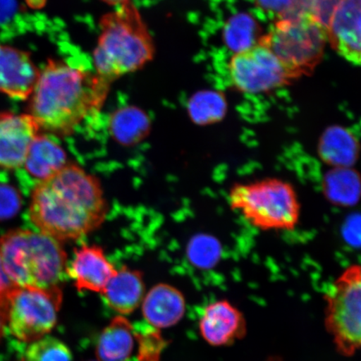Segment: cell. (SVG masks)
Listing matches in <instances>:
<instances>
[{
    "instance_id": "2e32d148",
    "label": "cell",
    "mask_w": 361,
    "mask_h": 361,
    "mask_svg": "<svg viewBox=\"0 0 361 361\" xmlns=\"http://www.w3.org/2000/svg\"><path fill=\"white\" fill-rule=\"evenodd\" d=\"M186 309L184 296L178 288L166 283L157 284L142 301V313L154 328H169L183 318Z\"/></svg>"
},
{
    "instance_id": "4316f807",
    "label": "cell",
    "mask_w": 361,
    "mask_h": 361,
    "mask_svg": "<svg viewBox=\"0 0 361 361\" xmlns=\"http://www.w3.org/2000/svg\"><path fill=\"white\" fill-rule=\"evenodd\" d=\"M21 204L19 191L0 178V220L11 219L20 211Z\"/></svg>"
},
{
    "instance_id": "e0dca14e",
    "label": "cell",
    "mask_w": 361,
    "mask_h": 361,
    "mask_svg": "<svg viewBox=\"0 0 361 361\" xmlns=\"http://www.w3.org/2000/svg\"><path fill=\"white\" fill-rule=\"evenodd\" d=\"M106 304L116 312L128 314L137 310L145 297L141 271L126 266L117 270L102 293Z\"/></svg>"
},
{
    "instance_id": "9c48e42d",
    "label": "cell",
    "mask_w": 361,
    "mask_h": 361,
    "mask_svg": "<svg viewBox=\"0 0 361 361\" xmlns=\"http://www.w3.org/2000/svg\"><path fill=\"white\" fill-rule=\"evenodd\" d=\"M230 78L238 90L256 94L290 84L300 76L264 44L235 54L229 62Z\"/></svg>"
},
{
    "instance_id": "cb8c5ba5",
    "label": "cell",
    "mask_w": 361,
    "mask_h": 361,
    "mask_svg": "<svg viewBox=\"0 0 361 361\" xmlns=\"http://www.w3.org/2000/svg\"><path fill=\"white\" fill-rule=\"evenodd\" d=\"M226 102L222 94L207 93L197 99L194 118L202 124L212 123L223 118Z\"/></svg>"
},
{
    "instance_id": "83f0119b",
    "label": "cell",
    "mask_w": 361,
    "mask_h": 361,
    "mask_svg": "<svg viewBox=\"0 0 361 361\" xmlns=\"http://www.w3.org/2000/svg\"><path fill=\"white\" fill-rule=\"evenodd\" d=\"M255 1L260 8L276 13L281 18L291 10L295 0H255Z\"/></svg>"
},
{
    "instance_id": "d6986e66",
    "label": "cell",
    "mask_w": 361,
    "mask_h": 361,
    "mask_svg": "<svg viewBox=\"0 0 361 361\" xmlns=\"http://www.w3.org/2000/svg\"><path fill=\"white\" fill-rule=\"evenodd\" d=\"M319 151L327 161L346 166L357 157L359 145L348 130L342 128H331L322 135Z\"/></svg>"
},
{
    "instance_id": "8fae6325",
    "label": "cell",
    "mask_w": 361,
    "mask_h": 361,
    "mask_svg": "<svg viewBox=\"0 0 361 361\" xmlns=\"http://www.w3.org/2000/svg\"><path fill=\"white\" fill-rule=\"evenodd\" d=\"M327 32L328 42L338 55L361 66V0H341Z\"/></svg>"
},
{
    "instance_id": "603a6c76",
    "label": "cell",
    "mask_w": 361,
    "mask_h": 361,
    "mask_svg": "<svg viewBox=\"0 0 361 361\" xmlns=\"http://www.w3.org/2000/svg\"><path fill=\"white\" fill-rule=\"evenodd\" d=\"M341 2V0H295L291 10L282 17L308 16L327 29L333 13Z\"/></svg>"
},
{
    "instance_id": "6da1fadb",
    "label": "cell",
    "mask_w": 361,
    "mask_h": 361,
    "mask_svg": "<svg viewBox=\"0 0 361 361\" xmlns=\"http://www.w3.org/2000/svg\"><path fill=\"white\" fill-rule=\"evenodd\" d=\"M108 212L100 180L67 164L32 192L28 220L59 242L78 240L101 227Z\"/></svg>"
},
{
    "instance_id": "277c9868",
    "label": "cell",
    "mask_w": 361,
    "mask_h": 361,
    "mask_svg": "<svg viewBox=\"0 0 361 361\" xmlns=\"http://www.w3.org/2000/svg\"><path fill=\"white\" fill-rule=\"evenodd\" d=\"M4 271L16 286L59 287L64 281L67 255L56 239L32 230L17 229L0 238Z\"/></svg>"
},
{
    "instance_id": "4fadbf2b",
    "label": "cell",
    "mask_w": 361,
    "mask_h": 361,
    "mask_svg": "<svg viewBox=\"0 0 361 361\" xmlns=\"http://www.w3.org/2000/svg\"><path fill=\"white\" fill-rule=\"evenodd\" d=\"M116 271L103 248L97 245L75 248L74 258L66 269L68 276L73 279L79 291L97 293L103 292Z\"/></svg>"
},
{
    "instance_id": "7c38bea8",
    "label": "cell",
    "mask_w": 361,
    "mask_h": 361,
    "mask_svg": "<svg viewBox=\"0 0 361 361\" xmlns=\"http://www.w3.org/2000/svg\"><path fill=\"white\" fill-rule=\"evenodd\" d=\"M39 126L32 116L0 113V166L19 169L24 164Z\"/></svg>"
},
{
    "instance_id": "3957f363",
    "label": "cell",
    "mask_w": 361,
    "mask_h": 361,
    "mask_svg": "<svg viewBox=\"0 0 361 361\" xmlns=\"http://www.w3.org/2000/svg\"><path fill=\"white\" fill-rule=\"evenodd\" d=\"M94 51V72L112 82L152 60L153 44L137 8L129 3L107 13Z\"/></svg>"
},
{
    "instance_id": "ba28073f",
    "label": "cell",
    "mask_w": 361,
    "mask_h": 361,
    "mask_svg": "<svg viewBox=\"0 0 361 361\" xmlns=\"http://www.w3.org/2000/svg\"><path fill=\"white\" fill-rule=\"evenodd\" d=\"M8 324L20 341L34 342L51 332L62 301L60 287L13 286L6 292Z\"/></svg>"
},
{
    "instance_id": "f1b7e54d",
    "label": "cell",
    "mask_w": 361,
    "mask_h": 361,
    "mask_svg": "<svg viewBox=\"0 0 361 361\" xmlns=\"http://www.w3.org/2000/svg\"><path fill=\"white\" fill-rule=\"evenodd\" d=\"M16 8L15 0H0V23L10 19Z\"/></svg>"
},
{
    "instance_id": "d4e9b609",
    "label": "cell",
    "mask_w": 361,
    "mask_h": 361,
    "mask_svg": "<svg viewBox=\"0 0 361 361\" xmlns=\"http://www.w3.org/2000/svg\"><path fill=\"white\" fill-rule=\"evenodd\" d=\"M137 338L140 360L160 361V356L166 345V342L159 332L154 328H148L146 331L138 332Z\"/></svg>"
},
{
    "instance_id": "ffe728a7",
    "label": "cell",
    "mask_w": 361,
    "mask_h": 361,
    "mask_svg": "<svg viewBox=\"0 0 361 361\" xmlns=\"http://www.w3.org/2000/svg\"><path fill=\"white\" fill-rule=\"evenodd\" d=\"M259 27L247 13H238L225 26L224 39L229 49L237 54L254 47L259 42Z\"/></svg>"
},
{
    "instance_id": "8992f818",
    "label": "cell",
    "mask_w": 361,
    "mask_h": 361,
    "mask_svg": "<svg viewBox=\"0 0 361 361\" xmlns=\"http://www.w3.org/2000/svg\"><path fill=\"white\" fill-rule=\"evenodd\" d=\"M327 42L326 27L305 15L279 18L270 32L259 39L300 76L312 73Z\"/></svg>"
},
{
    "instance_id": "ac0fdd59",
    "label": "cell",
    "mask_w": 361,
    "mask_h": 361,
    "mask_svg": "<svg viewBox=\"0 0 361 361\" xmlns=\"http://www.w3.org/2000/svg\"><path fill=\"white\" fill-rule=\"evenodd\" d=\"M134 346V327L123 316H116L103 329L97 345L99 361H126Z\"/></svg>"
},
{
    "instance_id": "7402d4cb",
    "label": "cell",
    "mask_w": 361,
    "mask_h": 361,
    "mask_svg": "<svg viewBox=\"0 0 361 361\" xmlns=\"http://www.w3.org/2000/svg\"><path fill=\"white\" fill-rule=\"evenodd\" d=\"M25 361H72V354L58 338L44 336L29 346Z\"/></svg>"
},
{
    "instance_id": "f546056e",
    "label": "cell",
    "mask_w": 361,
    "mask_h": 361,
    "mask_svg": "<svg viewBox=\"0 0 361 361\" xmlns=\"http://www.w3.org/2000/svg\"><path fill=\"white\" fill-rule=\"evenodd\" d=\"M13 286H15V284H13L10 279L8 278L4 269L1 256H0V293L7 291Z\"/></svg>"
},
{
    "instance_id": "484cf974",
    "label": "cell",
    "mask_w": 361,
    "mask_h": 361,
    "mask_svg": "<svg viewBox=\"0 0 361 361\" xmlns=\"http://www.w3.org/2000/svg\"><path fill=\"white\" fill-rule=\"evenodd\" d=\"M215 245L209 237L197 236L189 243L188 257L198 267H209L215 259Z\"/></svg>"
},
{
    "instance_id": "7a4b0ae2",
    "label": "cell",
    "mask_w": 361,
    "mask_h": 361,
    "mask_svg": "<svg viewBox=\"0 0 361 361\" xmlns=\"http://www.w3.org/2000/svg\"><path fill=\"white\" fill-rule=\"evenodd\" d=\"M111 82L96 72L49 61L30 94V115L39 128L71 134L102 106Z\"/></svg>"
},
{
    "instance_id": "52a82bcc",
    "label": "cell",
    "mask_w": 361,
    "mask_h": 361,
    "mask_svg": "<svg viewBox=\"0 0 361 361\" xmlns=\"http://www.w3.org/2000/svg\"><path fill=\"white\" fill-rule=\"evenodd\" d=\"M326 322L342 355L361 348V264L347 267L326 293Z\"/></svg>"
},
{
    "instance_id": "30bf717a",
    "label": "cell",
    "mask_w": 361,
    "mask_h": 361,
    "mask_svg": "<svg viewBox=\"0 0 361 361\" xmlns=\"http://www.w3.org/2000/svg\"><path fill=\"white\" fill-rule=\"evenodd\" d=\"M67 164L66 153L47 135H38L31 143L24 164L16 170V178L25 195Z\"/></svg>"
},
{
    "instance_id": "44dd1931",
    "label": "cell",
    "mask_w": 361,
    "mask_h": 361,
    "mask_svg": "<svg viewBox=\"0 0 361 361\" xmlns=\"http://www.w3.org/2000/svg\"><path fill=\"white\" fill-rule=\"evenodd\" d=\"M147 121L141 114L121 113L113 119L112 134L116 141L126 146L133 145L146 137Z\"/></svg>"
},
{
    "instance_id": "1f68e13d",
    "label": "cell",
    "mask_w": 361,
    "mask_h": 361,
    "mask_svg": "<svg viewBox=\"0 0 361 361\" xmlns=\"http://www.w3.org/2000/svg\"><path fill=\"white\" fill-rule=\"evenodd\" d=\"M107 3L116 4V6H123V4L128 3V0H104Z\"/></svg>"
},
{
    "instance_id": "9a60e30c",
    "label": "cell",
    "mask_w": 361,
    "mask_h": 361,
    "mask_svg": "<svg viewBox=\"0 0 361 361\" xmlns=\"http://www.w3.org/2000/svg\"><path fill=\"white\" fill-rule=\"evenodd\" d=\"M200 331L212 345H226L245 336V319L228 301H216L206 307L200 320Z\"/></svg>"
},
{
    "instance_id": "5bb4252c",
    "label": "cell",
    "mask_w": 361,
    "mask_h": 361,
    "mask_svg": "<svg viewBox=\"0 0 361 361\" xmlns=\"http://www.w3.org/2000/svg\"><path fill=\"white\" fill-rule=\"evenodd\" d=\"M39 72L28 53L0 45V92L25 100L32 93Z\"/></svg>"
},
{
    "instance_id": "4dcf8cb0",
    "label": "cell",
    "mask_w": 361,
    "mask_h": 361,
    "mask_svg": "<svg viewBox=\"0 0 361 361\" xmlns=\"http://www.w3.org/2000/svg\"><path fill=\"white\" fill-rule=\"evenodd\" d=\"M45 1H47V0H26V2L29 4L30 7L35 8L43 7Z\"/></svg>"
},
{
    "instance_id": "5b68a950",
    "label": "cell",
    "mask_w": 361,
    "mask_h": 361,
    "mask_svg": "<svg viewBox=\"0 0 361 361\" xmlns=\"http://www.w3.org/2000/svg\"><path fill=\"white\" fill-rule=\"evenodd\" d=\"M228 203L252 227L262 231H293L299 225L301 204L296 189L288 180L265 178L235 183Z\"/></svg>"
}]
</instances>
